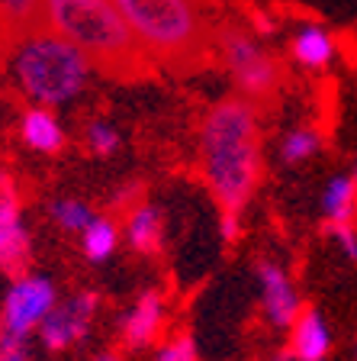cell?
Wrapping results in <instances>:
<instances>
[{"label":"cell","mask_w":357,"mask_h":361,"mask_svg":"<svg viewBox=\"0 0 357 361\" xmlns=\"http://www.w3.org/2000/svg\"><path fill=\"white\" fill-rule=\"evenodd\" d=\"M7 71L32 106L58 110L87 90L94 65L52 30H36L7 49Z\"/></svg>","instance_id":"4"},{"label":"cell","mask_w":357,"mask_h":361,"mask_svg":"<svg viewBox=\"0 0 357 361\" xmlns=\"http://www.w3.org/2000/svg\"><path fill=\"white\" fill-rule=\"evenodd\" d=\"M357 219V188L351 174H335L322 190V226H351Z\"/></svg>","instance_id":"16"},{"label":"cell","mask_w":357,"mask_h":361,"mask_svg":"<svg viewBox=\"0 0 357 361\" xmlns=\"http://www.w3.org/2000/svg\"><path fill=\"white\" fill-rule=\"evenodd\" d=\"M254 274L261 284V316L274 332H290L296 316L303 313L306 303L299 300V290L287 268L270 258H258L254 262Z\"/></svg>","instance_id":"9"},{"label":"cell","mask_w":357,"mask_h":361,"mask_svg":"<svg viewBox=\"0 0 357 361\" xmlns=\"http://www.w3.org/2000/svg\"><path fill=\"white\" fill-rule=\"evenodd\" d=\"M351 178H354V188H357V165H354V171H351Z\"/></svg>","instance_id":"25"},{"label":"cell","mask_w":357,"mask_h":361,"mask_svg":"<svg viewBox=\"0 0 357 361\" xmlns=\"http://www.w3.org/2000/svg\"><path fill=\"white\" fill-rule=\"evenodd\" d=\"M84 149L94 158H113L123 149V135H119V129L113 126L110 120L94 116V120H87V126H84Z\"/></svg>","instance_id":"20"},{"label":"cell","mask_w":357,"mask_h":361,"mask_svg":"<svg viewBox=\"0 0 357 361\" xmlns=\"http://www.w3.org/2000/svg\"><path fill=\"white\" fill-rule=\"evenodd\" d=\"M322 149H325V135L315 126H293V129H287L280 139V161L296 168V165L313 161Z\"/></svg>","instance_id":"18"},{"label":"cell","mask_w":357,"mask_h":361,"mask_svg":"<svg viewBox=\"0 0 357 361\" xmlns=\"http://www.w3.org/2000/svg\"><path fill=\"white\" fill-rule=\"evenodd\" d=\"M328 233L335 235V242H338V248L344 252V258L357 264V226L354 223L351 226H335V229H328Z\"/></svg>","instance_id":"23"},{"label":"cell","mask_w":357,"mask_h":361,"mask_svg":"<svg viewBox=\"0 0 357 361\" xmlns=\"http://www.w3.org/2000/svg\"><path fill=\"white\" fill-rule=\"evenodd\" d=\"M45 26V0H0V42L4 49L16 39Z\"/></svg>","instance_id":"15"},{"label":"cell","mask_w":357,"mask_h":361,"mask_svg":"<svg viewBox=\"0 0 357 361\" xmlns=\"http://www.w3.org/2000/svg\"><path fill=\"white\" fill-rule=\"evenodd\" d=\"M106 203H110V216L126 219L139 203H145V184H142V180H126V184L113 188V194Z\"/></svg>","instance_id":"22"},{"label":"cell","mask_w":357,"mask_h":361,"mask_svg":"<svg viewBox=\"0 0 357 361\" xmlns=\"http://www.w3.org/2000/svg\"><path fill=\"white\" fill-rule=\"evenodd\" d=\"M139 49L155 68L196 75L216 61V26L209 0H113Z\"/></svg>","instance_id":"2"},{"label":"cell","mask_w":357,"mask_h":361,"mask_svg":"<svg viewBox=\"0 0 357 361\" xmlns=\"http://www.w3.org/2000/svg\"><path fill=\"white\" fill-rule=\"evenodd\" d=\"M58 307V287L52 278L45 274H23L13 278V284L7 287L4 307H0V336H13V338H26L49 319V313Z\"/></svg>","instance_id":"6"},{"label":"cell","mask_w":357,"mask_h":361,"mask_svg":"<svg viewBox=\"0 0 357 361\" xmlns=\"http://www.w3.org/2000/svg\"><path fill=\"white\" fill-rule=\"evenodd\" d=\"M290 355L296 361H328L332 355V329L319 307L306 303L290 329Z\"/></svg>","instance_id":"12"},{"label":"cell","mask_w":357,"mask_h":361,"mask_svg":"<svg viewBox=\"0 0 357 361\" xmlns=\"http://www.w3.org/2000/svg\"><path fill=\"white\" fill-rule=\"evenodd\" d=\"M123 229H126V242L135 255L158 258L164 252V213L158 203H151V200L139 203L123 219Z\"/></svg>","instance_id":"13"},{"label":"cell","mask_w":357,"mask_h":361,"mask_svg":"<svg viewBox=\"0 0 357 361\" xmlns=\"http://www.w3.org/2000/svg\"><path fill=\"white\" fill-rule=\"evenodd\" d=\"M200 174L219 219H245L264 180V116L245 97L209 104L196 129Z\"/></svg>","instance_id":"1"},{"label":"cell","mask_w":357,"mask_h":361,"mask_svg":"<svg viewBox=\"0 0 357 361\" xmlns=\"http://www.w3.org/2000/svg\"><path fill=\"white\" fill-rule=\"evenodd\" d=\"M119 248V223L110 213H100L81 233V252L90 264H106Z\"/></svg>","instance_id":"17"},{"label":"cell","mask_w":357,"mask_h":361,"mask_svg":"<svg viewBox=\"0 0 357 361\" xmlns=\"http://www.w3.org/2000/svg\"><path fill=\"white\" fill-rule=\"evenodd\" d=\"M100 303H104V297L90 287L75 290L68 300H58V307L49 313V319L39 329V342L49 352H68V348L81 345L97 323Z\"/></svg>","instance_id":"8"},{"label":"cell","mask_w":357,"mask_h":361,"mask_svg":"<svg viewBox=\"0 0 357 361\" xmlns=\"http://www.w3.org/2000/svg\"><path fill=\"white\" fill-rule=\"evenodd\" d=\"M49 213H52V223L68 235H81L84 229L100 216L81 197H55V200L49 203Z\"/></svg>","instance_id":"19"},{"label":"cell","mask_w":357,"mask_h":361,"mask_svg":"<svg viewBox=\"0 0 357 361\" xmlns=\"http://www.w3.org/2000/svg\"><path fill=\"white\" fill-rule=\"evenodd\" d=\"M216 61L235 84V94L258 110L277 104L287 87V65L261 42V36L238 20H219L216 26Z\"/></svg>","instance_id":"5"},{"label":"cell","mask_w":357,"mask_h":361,"mask_svg":"<svg viewBox=\"0 0 357 361\" xmlns=\"http://www.w3.org/2000/svg\"><path fill=\"white\" fill-rule=\"evenodd\" d=\"M32 262V235L23 219L20 184L10 171L0 168V271L7 278L30 274Z\"/></svg>","instance_id":"7"},{"label":"cell","mask_w":357,"mask_h":361,"mask_svg":"<svg viewBox=\"0 0 357 361\" xmlns=\"http://www.w3.org/2000/svg\"><path fill=\"white\" fill-rule=\"evenodd\" d=\"M155 361H200L196 342L190 332H174L171 338H164L161 345L155 348Z\"/></svg>","instance_id":"21"},{"label":"cell","mask_w":357,"mask_h":361,"mask_svg":"<svg viewBox=\"0 0 357 361\" xmlns=\"http://www.w3.org/2000/svg\"><path fill=\"white\" fill-rule=\"evenodd\" d=\"M90 361H123V352L119 348H106V352H100L97 358H90Z\"/></svg>","instance_id":"24"},{"label":"cell","mask_w":357,"mask_h":361,"mask_svg":"<svg viewBox=\"0 0 357 361\" xmlns=\"http://www.w3.org/2000/svg\"><path fill=\"white\" fill-rule=\"evenodd\" d=\"M164 319H168V300L158 287H149L142 290L132 300L129 313L119 316V345L129 348V352H145L161 338Z\"/></svg>","instance_id":"10"},{"label":"cell","mask_w":357,"mask_h":361,"mask_svg":"<svg viewBox=\"0 0 357 361\" xmlns=\"http://www.w3.org/2000/svg\"><path fill=\"white\" fill-rule=\"evenodd\" d=\"M335 55H338L335 36L328 32V26H322L315 20L303 23L290 36V61L296 68H303V71H315L319 75V71H325L335 61Z\"/></svg>","instance_id":"11"},{"label":"cell","mask_w":357,"mask_h":361,"mask_svg":"<svg viewBox=\"0 0 357 361\" xmlns=\"http://www.w3.org/2000/svg\"><path fill=\"white\" fill-rule=\"evenodd\" d=\"M45 30L71 42L94 71L113 81H142L155 71L113 0H45Z\"/></svg>","instance_id":"3"},{"label":"cell","mask_w":357,"mask_h":361,"mask_svg":"<svg viewBox=\"0 0 357 361\" xmlns=\"http://www.w3.org/2000/svg\"><path fill=\"white\" fill-rule=\"evenodd\" d=\"M354 361H357V345H354Z\"/></svg>","instance_id":"26"},{"label":"cell","mask_w":357,"mask_h":361,"mask_svg":"<svg viewBox=\"0 0 357 361\" xmlns=\"http://www.w3.org/2000/svg\"><path fill=\"white\" fill-rule=\"evenodd\" d=\"M20 139L26 149L39 152V155H61L68 145V133L58 113L45 110V106H30L20 116Z\"/></svg>","instance_id":"14"}]
</instances>
